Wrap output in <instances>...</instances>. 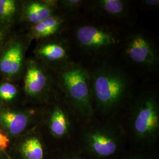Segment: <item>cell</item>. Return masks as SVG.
Returning <instances> with one entry per match:
<instances>
[{
	"label": "cell",
	"instance_id": "ffe728a7",
	"mask_svg": "<svg viewBox=\"0 0 159 159\" xmlns=\"http://www.w3.org/2000/svg\"><path fill=\"white\" fill-rule=\"evenodd\" d=\"M17 30L16 29H12L0 24V49Z\"/></svg>",
	"mask_w": 159,
	"mask_h": 159
},
{
	"label": "cell",
	"instance_id": "cb8c5ba5",
	"mask_svg": "<svg viewBox=\"0 0 159 159\" xmlns=\"http://www.w3.org/2000/svg\"><path fill=\"white\" fill-rule=\"evenodd\" d=\"M127 159H149L148 157H143V156H135V157H132L130 158H129Z\"/></svg>",
	"mask_w": 159,
	"mask_h": 159
},
{
	"label": "cell",
	"instance_id": "8992f818",
	"mask_svg": "<svg viewBox=\"0 0 159 159\" xmlns=\"http://www.w3.org/2000/svg\"><path fill=\"white\" fill-rule=\"evenodd\" d=\"M80 138L87 154L98 159H108L119 152L127 136L117 119L100 120L81 125Z\"/></svg>",
	"mask_w": 159,
	"mask_h": 159
},
{
	"label": "cell",
	"instance_id": "8fae6325",
	"mask_svg": "<svg viewBox=\"0 0 159 159\" xmlns=\"http://www.w3.org/2000/svg\"><path fill=\"white\" fill-rule=\"evenodd\" d=\"M40 116L41 107L0 106V127L14 140L36 127Z\"/></svg>",
	"mask_w": 159,
	"mask_h": 159
},
{
	"label": "cell",
	"instance_id": "2e32d148",
	"mask_svg": "<svg viewBox=\"0 0 159 159\" xmlns=\"http://www.w3.org/2000/svg\"><path fill=\"white\" fill-rule=\"evenodd\" d=\"M24 104V92L20 83L0 79V106L19 107Z\"/></svg>",
	"mask_w": 159,
	"mask_h": 159
},
{
	"label": "cell",
	"instance_id": "5bb4252c",
	"mask_svg": "<svg viewBox=\"0 0 159 159\" xmlns=\"http://www.w3.org/2000/svg\"><path fill=\"white\" fill-rule=\"evenodd\" d=\"M57 12L58 0H22L18 30L25 31Z\"/></svg>",
	"mask_w": 159,
	"mask_h": 159
},
{
	"label": "cell",
	"instance_id": "ac0fdd59",
	"mask_svg": "<svg viewBox=\"0 0 159 159\" xmlns=\"http://www.w3.org/2000/svg\"><path fill=\"white\" fill-rule=\"evenodd\" d=\"M85 0H58V8L60 12L75 17L83 9Z\"/></svg>",
	"mask_w": 159,
	"mask_h": 159
},
{
	"label": "cell",
	"instance_id": "603a6c76",
	"mask_svg": "<svg viewBox=\"0 0 159 159\" xmlns=\"http://www.w3.org/2000/svg\"><path fill=\"white\" fill-rule=\"evenodd\" d=\"M0 159H11L7 153L0 152Z\"/></svg>",
	"mask_w": 159,
	"mask_h": 159
},
{
	"label": "cell",
	"instance_id": "30bf717a",
	"mask_svg": "<svg viewBox=\"0 0 159 159\" xmlns=\"http://www.w3.org/2000/svg\"><path fill=\"white\" fill-rule=\"evenodd\" d=\"M136 4L128 0H87L81 12L126 28L137 25Z\"/></svg>",
	"mask_w": 159,
	"mask_h": 159
},
{
	"label": "cell",
	"instance_id": "e0dca14e",
	"mask_svg": "<svg viewBox=\"0 0 159 159\" xmlns=\"http://www.w3.org/2000/svg\"><path fill=\"white\" fill-rule=\"evenodd\" d=\"M22 0H0V24L18 30Z\"/></svg>",
	"mask_w": 159,
	"mask_h": 159
},
{
	"label": "cell",
	"instance_id": "4fadbf2b",
	"mask_svg": "<svg viewBox=\"0 0 159 159\" xmlns=\"http://www.w3.org/2000/svg\"><path fill=\"white\" fill-rule=\"evenodd\" d=\"M8 154L11 159H48L50 152L36 126L15 139Z\"/></svg>",
	"mask_w": 159,
	"mask_h": 159
},
{
	"label": "cell",
	"instance_id": "7c38bea8",
	"mask_svg": "<svg viewBox=\"0 0 159 159\" xmlns=\"http://www.w3.org/2000/svg\"><path fill=\"white\" fill-rule=\"evenodd\" d=\"M32 56L50 68L74 61L71 46L64 34L36 42Z\"/></svg>",
	"mask_w": 159,
	"mask_h": 159
},
{
	"label": "cell",
	"instance_id": "52a82bcc",
	"mask_svg": "<svg viewBox=\"0 0 159 159\" xmlns=\"http://www.w3.org/2000/svg\"><path fill=\"white\" fill-rule=\"evenodd\" d=\"M81 123L61 94L41 106L37 127L51 152L52 146L70 139Z\"/></svg>",
	"mask_w": 159,
	"mask_h": 159
},
{
	"label": "cell",
	"instance_id": "d6986e66",
	"mask_svg": "<svg viewBox=\"0 0 159 159\" xmlns=\"http://www.w3.org/2000/svg\"><path fill=\"white\" fill-rule=\"evenodd\" d=\"M13 140L0 127V152H9Z\"/></svg>",
	"mask_w": 159,
	"mask_h": 159
},
{
	"label": "cell",
	"instance_id": "9c48e42d",
	"mask_svg": "<svg viewBox=\"0 0 159 159\" xmlns=\"http://www.w3.org/2000/svg\"><path fill=\"white\" fill-rule=\"evenodd\" d=\"M33 41L27 33L17 30L0 49V79L21 83Z\"/></svg>",
	"mask_w": 159,
	"mask_h": 159
},
{
	"label": "cell",
	"instance_id": "7a4b0ae2",
	"mask_svg": "<svg viewBox=\"0 0 159 159\" xmlns=\"http://www.w3.org/2000/svg\"><path fill=\"white\" fill-rule=\"evenodd\" d=\"M96 118L117 119L140 84L116 59L86 67Z\"/></svg>",
	"mask_w": 159,
	"mask_h": 159
},
{
	"label": "cell",
	"instance_id": "277c9868",
	"mask_svg": "<svg viewBox=\"0 0 159 159\" xmlns=\"http://www.w3.org/2000/svg\"><path fill=\"white\" fill-rule=\"evenodd\" d=\"M157 86L141 83L121 111H125L127 122L123 127L137 143L153 144L159 135V93Z\"/></svg>",
	"mask_w": 159,
	"mask_h": 159
},
{
	"label": "cell",
	"instance_id": "3957f363",
	"mask_svg": "<svg viewBox=\"0 0 159 159\" xmlns=\"http://www.w3.org/2000/svg\"><path fill=\"white\" fill-rule=\"evenodd\" d=\"M116 60L141 83H152L159 73L157 40L137 24L129 29Z\"/></svg>",
	"mask_w": 159,
	"mask_h": 159
},
{
	"label": "cell",
	"instance_id": "9a60e30c",
	"mask_svg": "<svg viewBox=\"0 0 159 159\" xmlns=\"http://www.w3.org/2000/svg\"><path fill=\"white\" fill-rule=\"evenodd\" d=\"M73 17L60 12H57L24 31L31 40L36 42L58 37L64 34Z\"/></svg>",
	"mask_w": 159,
	"mask_h": 159
},
{
	"label": "cell",
	"instance_id": "7402d4cb",
	"mask_svg": "<svg viewBox=\"0 0 159 159\" xmlns=\"http://www.w3.org/2000/svg\"><path fill=\"white\" fill-rule=\"evenodd\" d=\"M48 159H87L85 157L83 156L81 154L73 153L68 154L67 156L64 155L60 157H52L50 155Z\"/></svg>",
	"mask_w": 159,
	"mask_h": 159
},
{
	"label": "cell",
	"instance_id": "6da1fadb",
	"mask_svg": "<svg viewBox=\"0 0 159 159\" xmlns=\"http://www.w3.org/2000/svg\"><path fill=\"white\" fill-rule=\"evenodd\" d=\"M129 29L81 12L70 20L64 34L74 61L90 67L116 59Z\"/></svg>",
	"mask_w": 159,
	"mask_h": 159
},
{
	"label": "cell",
	"instance_id": "44dd1931",
	"mask_svg": "<svg viewBox=\"0 0 159 159\" xmlns=\"http://www.w3.org/2000/svg\"><path fill=\"white\" fill-rule=\"evenodd\" d=\"M136 4L146 11H156L159 8V0H141Z\"/></svg>",
	"mask_w": 159,
	"mask_h": 159
},
{
	"label": "cell",
	"instance_id": "5b68a950",
	"mask_svg": "<svg viewBox=\"0 0 159 159\" xmlns=\"http://www.w3.org/2000/svg\"><path fill=\"white\" fill-rule=\"evenodd\" d=\"M51 69L60 94L81 125L95 119L87 67L73 61Z\"/></svg>",
	"mask_w": 159,
	"mask_h": 159
},
{
	"label": "cell",
	"instance_id": "ba28073f",
	"mask_svg": "<svg viewBox=\"0 0 159 159\" xmlns=\"http://www.w3.org/2000/svg\"><path fill=\"white\" fill-rule=\"evenodd\" d=\"M21 83L25 106L41 107L60 94L52 70L32 56L27 57Z\"/></svg>",
	"mask_w": 159,
	"mask_h": 159
}]
</instances>
